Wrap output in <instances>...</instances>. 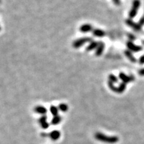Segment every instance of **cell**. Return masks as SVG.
<instances>
[{"label":"cell","mask_w":144,"mask_h":144,"mask_svg":"<svg viewBox=\"0 0 144 144\" xmlns=\"http://www.w3.org/2000/svg\"><path fill=\"white\" fill-rule=\"evenodd\" d=\"M94 136L95 139H97V140L104 143H115L117 142L119 140L118 137H116V136H105V135L103 134L102 133H100V132L95 133Z\"/></svg>","instance_id":"obj_1"},{"label":"cell","mask_w":144,"mask_h":144,"mask_svg":"<svg viewBox=\"0 0 144 144\" xmlns=\"http://www.w3.org/2000/svg\"><path fill=\"white\" fill-rule=\"evenodd\" d=\"M92 41L93 39L90 38V37H83V38H79V39L75 40L73 42L72 46L74 47V48H76V49H77V48L83 46L84 44H86L87 43H90Z\"/></svg>","instance_id":"obj_2"},{"label":"cell","mask_w":144,"mask_h":144,"mask_svg":"<svg viewBox=\"0 0 144 144\" xmlns=\"http://www.w3.org/2000/svg\"><path fill=\"white\" fill-rule=\"evenodd\" d=\"M140 0H134V2L132 3V7L129 13V17L130 19H133L136 17L137 15V10L140 7Z\"/></svg>","instance_id":"obj_3"},{"label":"cell","mask_w":144,"mask_h":144,"mask_svg":"<svg viewBox=\"0 0 144 144\" xmlns=\"http://www.w3.org/2000/svg\"><path fill=\"white\" fill-rule=\"evenodd\" d=\"M125 23H126V24H127V26H129V27L133 29H134L135 31H140L141 30V26L139 23L134 22V21H132L131 19H126Z\"/></svg>","instance_id":"obj_4"},{"label":"cell","mask_w":144,"mask_h":144,"mask_svg":"<svg viewBox=\"0 0 144 144\" xmlns=\"http://www.w3.org/2000/svg\"><path fill=\"white\" fill-rule=\"evenodd\" d=\"M126 45H127V47L128 48V50H129L131 52H140V51L142 50V47L136 45V44H134L131 41H127V43H126Z\"/></svg>","instance_id":"obj_5"},{"label":"cell","mask_w":144,"mask_h":144,"mask_svg":"<svg viewBox=\"0 0 144 144\" xmlns=\"http://www.w3.org/2000/svg\"><path fill=\"white\" fill-rule=\"evenodd\" d=\"M119 79L122 81V82L124 83H129L132 81L134 80V77L133 76H128L127 75H125L124 73H120L119 74Z\"/></svg>","instance_id":"obj_6"},{"label":"cell","mask_w":144,"mask_h":144,"mask_svg":"<svg viewBox=\"0 0 144 144\" xmlns=\"http://www.w3.org/2000/svg\"><path fill=\"white\" fill-rule=\"evenodd\" d=\"M93 30V26L89 23H85L83 24L82 26H80L79 28V31L83 33H86L91 32Z\"/></svg>","instance_id":"obj_7"},{"label":"cell","mask_w":144,"mask_h":144,"mask_svg":"<svg viewBox=\"0 0 144 144\" xmlns=\"http://www.w3.org/2000/svg\"><path fill=\"white\" fill-rule=\"evenodd\" d=\"M105 49V44L103 41H99V44H98V47L96 48L95 52V54L96 56H100V55H102L103 51H104Z\"/></svg>","instance_id":"obj_8"},{"label":"cell","mask_w":144,"mask_h":144,"mask_svg":"<svg viewBox=\"0 0 144 144\" xmlns=\"http://www.w3.org/2000/svg\"><path fill=\"white\" fill-rule=\"evenodd\" d=\"M49 136L52 139V140L56 141L59 139L60 136H61V133L58 130H53L50 132Z\"/></svg>","instance_id":"obj_9"},{"label":"cell","mask_w":144,"mask_h":144,"mask_svg":"<svg viewBox=\"0 0 144 144\" xmlns=\"http://www.w3.org/2000/svg\"><path fill=\"white\" fill-rule=\"evenodd\" d=\"M98 44H99V41H93V40L92 41H91L90 43H89L87 47H86V51L87 52H91V51H93V50H95L96 48L98 47Z\"/></svg>","instance_id":"obj_10"},{"label":"cell","mask_w":144,"mask_h":144,"mask_svg":"<svg viewBox=\"0 0 144 144\" xmlns=\"http://www.w3.org/2000/svg\"><path fill=\"white\" fill-rule=\"evenodd\" d=\"M34 112L36 113L44 115L47 113V109L44 106H42V105H38V106L35 107Z\"/></svg>","instance_id":"obj_11"},{"label":"cell","mask_w":144,"mask_h":144,"mask_svg":"<svg viewBox=\"0 0 144 144\" xmlns=\"http://www.w3.org/2000/svg\"><path fill=\"white\" fill-rule=\"evenodd\" d=\"M93 35L98 38H102L105 35V32L100 29H93L92 31Z\"/></svg>","instance_id":"obj_12"},{"label":"cell","mask_w":144,"mask_h":144,"mask_svg":"<svg viewBox=\"0 0 144 144\" xmlns=\"http://www.w3.org/2000/svg\"><path fill=\"white\" fill-rule=\"evenodd\" d=\"M124 53H125V56L127 57V59L129 60H130L131 62H136V59L135 58V57L133 55V53L130 52V51H129V50H125V52H124Z\"/></svg>","instance_id":"obj_13"},{"label":"cell","mask_w":144,"mask_h":144,"mask_svg":"<svg viewBox=\"0 0 144 144\" xmlns=\"http://www.w3.org/2000/svg\"><path fill=\"white\" fill-rule=\"evenodd\" d=\"M62 121V117L60 115H56V116H53V117L52 118V121H51V124L53 125H58L60 122Z\"/></svg>","instance_id":"obj_14"},{"label":"cell","mask_w":144,"mask_h":144,"mask_svg":"<svg viewBox=\"0 0 144 144\" xmlns=\"http://www.w3.org/2000/svg\"><path fill=\"white\" fill-rule=\"evenodd\" d=\"M50 112L52 113L53 116H56L58 115V112H59V109L57 107L55 106V105H52L50 107Z\"/></svg>","instance_id":"obj_15"},{"label":"cell","mask_w":144,"mask_h":144,"mask_svg":"<svg viewBox=\"0 0 144 144\" xmlns=\"http://www.w3.org/2000/svg\"><path fill=\"white\" fill-rule=\"evenodd\" d=\"M125 88H126V84L123 82L119 84V86L117 87V93H123L125 91Z\"/></svg>","instance_id":"obj_16"},{"label":"cell","mask_w":144,"mask_h":144,"mask_svg":"<svg viewBox=\"0 0 144 144\" xmlns=\"http://www.w3.org/2000/svg\"><path fill=\"white\" fill-rule=\"evenodd\" d=\"M57 107L62 112H66L68 110V105L65 103H60Z\"/></svg>","instance_id":"obj_17"},{"label":"cell","mask_w":144,"mask_h":144,"mask_svg":"<svg viewBox=\"0 0 144 144\" xmlns=\"http://www.w3.org/2000/svg\"><path fill=\"white\" fill-rule=\"evenodd\" d=\"M107 83H108V87L110 88V89H111L112 91H113V92L117 93V87L114 86V83H112V81H108Z\"/></svg>","instance_id":"obj_18"},{"label":"cell","mask_w":144,"mask_h":144,"mask_svg":"<svg viewBox=\"0 0 144 144\" xmlns=\"http://www.w3.org/2000/svg\"><path fill=\"white\" fill-rule=\"evenodd\" d=\"M108 79H109V81H112V83H117L118 82V79L117 77H116L115 76H114L113 74H110V76L108 77Z\"/></svg>","instance_id":"obj_19"},{"label":"cell","mask_w":144,"mask_h":144,"mask_svg":"<svg viewBox=\"0 0 144 144\" xmlns=\"http://www.w3.org/2000/svg\"><path fill=\"white\" fill-rule=\"evenodd\" d=\"M40 125H41V127H42V129H47L48 127H49V126H50V124H48L47 122L41 123V124H40Z\"/></svg>","instance_id":"obj_20"},{"label":"cell","mask_w":144,"mask_h":144,"mask_svg":"<svg viewBox=\"0 0 144 144\" xmlns=\"http://www.w3.org/2000/svg\"><path fill=\"white\" fill-rule=\"evenodd\" d=\"M47 122V116L46 115H42V116L39 119V123L41 124V123H43V122Z\"/></svg>","instance_id":"obj_21"},{"label":"cell","mask_w":144,"mask_h":144,"mask_svg":"<svg viewBox=\"0 0 144 144\" xmlns=\"http://www.w3.org/2000/svg\"><path fill=\"white\" fill-rule=\"evenodd\" d=\"M139 23L141 26H143L144 25V15L142 16V17H141V18L139 19V23Z\"/></svg>","instance_id":"obj_22"},{"label":"cell","mask_w":144,"mask_h":144,"mask_svg":"<svg viewBox=\"0 0 144 144\" xmlns=\"http://www.w3.org/2000/svg\"><path fill=\"white\" fill-rule=\"evenodd\" d=\"M139 63H140L141 64H144V55H142V56L140 57V59H139Z\"/></svg>","instance_id":"obj_23"},{"label":"cell","mask_w":144,"mask_h":144,"mask_svg":"<svg viewBox=\"0 0 144 144\" xmlns=\"http://www.w3.org/2000/svg\"><path fill=\"white\" fill-rule=\"evenodd\" d=\"M138 73H139V74L140 76H144V69H140Z\"/></svg>","instance_id":"obj_24"},{"label":"cell","mask_w":144,"mask_h":144,"mask_svg":"<svg viewBox=\"0 0 144 144\" xmlns=\"http://www.w3.org/2000/svg\"><path fill=\"white\" fill-rule=\"evenodd\" d=\"M112 1H113V3H114L116 5H119L120 0H112Z\"/></svg>","instance_id":"obj_25"},{"label":"cell","mask_w":144,"mask_h":144,"mask_svg":"<svg viewBox=\"0 0 144 144\" xmlns=\"http://www.w3.org/2000/svg\"><path fill=\"white\" fill-rule=\"evenodd\" d=\"M128 36L129 37V38H130V39H131V40H135V38H135L134 36L131 35H130V34H129Z\"/></svg>","instance_id":"obj_26"},{"label":"cell","mask_w":144,"mask_h":144,"mask_svg":"<svg viewBox=\"0 0 144 144\" xmlns=\"http://www.w3.org/2000/svg\"><path fill=\"white\" fill-rule=\"evenodd\" d=\"M0 4H1V0H0Z\"/></svg>","instance_id":"obj_27"},{"label":"cell","mask_w":144,"mask_h":144,"mask_svg":"<svg viewBox=\"0 0 144 144\" xmlns=\"http://www.w3.org/2000/svg\"><path fill=\"white\" fill-rule=\"evenodd\" d=\"M0 30H1V27H0Z\"/></svg>","instance_id":"obj_28"}]
</instances>
